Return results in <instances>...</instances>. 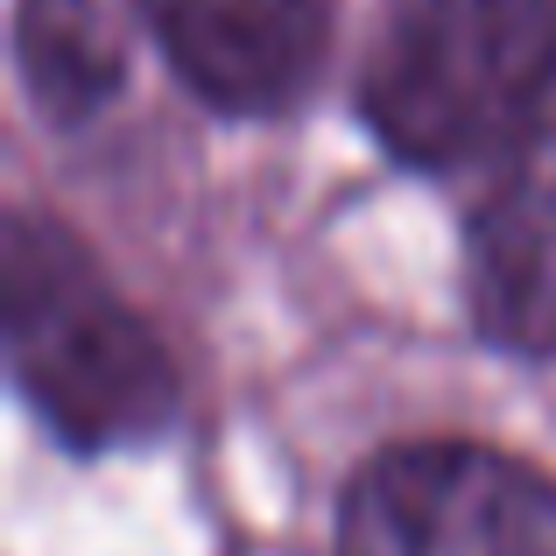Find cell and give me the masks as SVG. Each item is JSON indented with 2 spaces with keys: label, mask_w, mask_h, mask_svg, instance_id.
Masks as SVG:
<instances>
[{
  "label": "cell",
  "mask_w": 556,
  "mask_h": 556,
  "mask_svg": "<svg viewBox=\"0 0 556 556\" xmlns=\"http://www.w3.org/2000/svg\"><path fill=\"white\" fill-rule=\"evenodd\" d=\"M0 289H8V380L56 444L99 458L169 437V422L184 416L177 359L64 218H8Z\"/></svg>",
  "instance_id": "obj_1"
},
{
  "label": "cell",
  "mask_w": 556,
  "mask_h": 556,
  "mask_svg": "<svg viewBox=\"0 0 556 556\" xmlns=\"http://www.w3.org/2000/svg\"><path fill=\"white\" fill-rule=\"evenodd\" d=\"M353 99L408 169L515 163L556 127V0H402Z\"/></svg>",
  "instance_id": "obj_2"
},
{
  "label": "cell",
  "mask_w": 556,
  "mask_h": 556,
  "mask_svg": "<svg viewBox=\"0 0 556 556\" xmlns=\"http://www.w3.org/2000/svg\"><path fill=\"white\" fill-rule=\"evenodd\" d=\"M331 556H556V479L472 437L380 444L339 493Z\"/></svg>",
  "instance_id": "obj_3"
},
{
  "label": "cell",
  "mask_w": 556,
  "mask_h": 556,
  "mask_svg": "<svg viewBox=\"0 0 556 556\" xmlns=\"http://www.w3.org/2000/svg\"><path fill=\"white\" fill-rule=\"evenodd\" d=\"M169 71L232 121H268L311 99L331 50V0H135Z\"/></svg>",
  "instance_id": "obj_4"
},
{
  "label": "cell",
  "mask_w": 556,
  "mask_h": 556,
  "mask_svg": "<svg viewBox=\"0 0 556 556\" xmlns=\"http://www.w3.org/2000/svg\"><path fill=\"white\" fill-rule=\"evenodd\" d=\"M465 311L486 345L556 367V127L501 169L465 226Z\"/></svg>",
  "instance_id": "obj_5"
},
{
  "label": "cell",
  "mask_w": 556,
  "mask_h": 556,
  "mask_svg": "<svg viewBox=\"0 0 556 556\" xmlns=\"http://www.w3.org/2000/svg\"><path fill=\"white\" fill-rule=\"evenodd\" d=\"M14 56L42 121H92L127 78L106 0H14Z\"/></svg>",
  "instance_id": "obj_6"
}]
</instances>
